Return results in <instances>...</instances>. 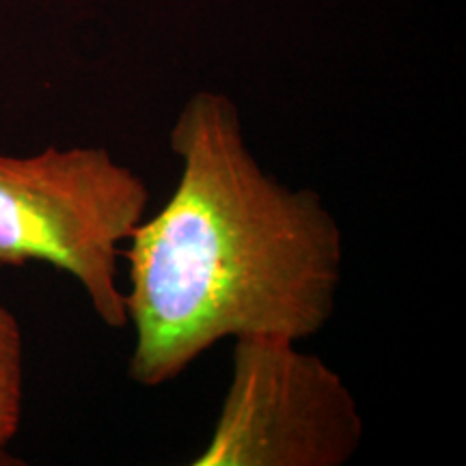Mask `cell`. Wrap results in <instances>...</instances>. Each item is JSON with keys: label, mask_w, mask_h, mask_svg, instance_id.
I'll return each instance as SVG.
<instances>
[{"label": "cell", "mask_w": 466, "mask_h": 466, "mask_svg": "<svg viewBox=\"0 0 466 466\" xmlns=\"http://www.w3.org/2000/svg\"><path fill=\"white\" fill-rule=\"evenodd\" d=\"M149 186L106 147L0 154V264L44 261L85 289L108 329H126L124 247L147 217Z\"/></svg>", "instance_id": "7a4b0ae2"}, {"label": "cell", "mask_w": 466, "mask_h": 466, "mask_svg": "<svg viewBox=\"0 0 466 466\" xmlns=\"http://www.w3.org/2000/svg\"><path fill=\"white\" fill-rule=\"evenodd\" d=\"M365 421L341 374L288 337L233 341L212 434L192 466H343Z\"/></svg>", "instance_id": "3957f363"}, {"label": "cell", "mask_w": 466, "mask_h": 466, "mask_svg": "<svg viewBox=\"0 0 466 466\" xmlns=\"http://www.w3.org/2000/svg\"><path fill=\"white\" fill-rule=\"evenodd\" d=\"M25 406V337L14 313L0 302V464H9V445Z\"/></svg>", "instance_id": "277c9868"}, {"label": "cell", "mask_w": 466, "mask_h": 466, "mask_svg": "<svg viewBox=\"0 0 466 466\" xmlns=\"http://www.w3.org/2000/svg\"><path fill=\"white\" fill-rule=\"evenodd\" d=\"M177 184L124 247L127 376L156 389L220 341L311 339L343 277L339 220L311 188L259 165L231 97L199 91L168 132Z\"/></svg>", "instance_id": "6da1fadb"}]
</instances>
